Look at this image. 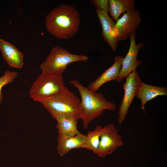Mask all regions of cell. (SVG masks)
<instances>
[{
	"instance_id": "6da1fadb",
	"label": "cell",
	"mask_w": 167,
	"mask_h": 167,
	"mask_svg": "<svg viewBox=\"0 0 167 167\" xmlns=\"http://www.w3.org/2000/svg\"><path fill=\"white\" fill-rule=\"evenodd\" d=\"M80 23L79 12L72 6L62 4L52 9L45 19L49 33L56 37L67 39L77 32Z\"/></svg>"
},
{
	"instance_id": "7a4b0ae2",
	"label": "cell",
	"mask_w": 167,
	"mask_h": 167,
	"mask_svg": "<svg viewBox=\"0 0 167 167\" xmlns=\"http://www.w3.org/2000/svg\"><path fill=\"white\" fill-rule=\"evenodd\" d=\"M70 83L77 89L81 96L79 117L83 121L84 129H87L90 123L101 115L104 110L113 111L116 109L115 104L108 101L102 94L91 90L77 80H71Z\"/></svg>"
},
{
	"instance_id": "3957f363",
	"label": "cell",
	"mask_w": 167,
	"mask_h": 167,
	"mask_svg": "<svg viewBox=\"0 0 167 167\" xmlns=\"http://www.w3.org/2000/svg\"><path fill=\"white\" fill-rule=\"evenodd\" d=\"M38 102L41 103L54 118L57 116L79 119L80 99L66 87L62 91Z\"/></svg>"
},
{
	"instance_id": "277c9868",
	"label": "cell",
	"mask_w": 167,
	"mask_h": 167,
	"mask_svg": "<svg viewBox=\"0 0 167 167\" xmlns=\"http://www.w3.org/2000/svg\"><path fill=\"white\" fill-rule=\"evenodd\" d=\"M85 55L72 54L58 46L53 47L45 60L40 66L42 73H56L62 75L67 66L76 62L86 61Z\"/></svg>"
},
{
	"instance_id": "5b68a950",
	"label": "cell",
	"mask_w": 167,
	"mask_h": 167,
	"mask_svg": "<svg viewBox=\"0 0 167 167\" xmlns=\"http://www.w3.org/2000/svg\"><path fill=\"white\" fill-rule=\"evenodd\" d=\"M62 75L42 73L33 83L29 91L30 98L36 102L62 91L65 88Z\"/></svg>"
},
{
	"instance_id": "8992f818",
	"label": "cell",
	"mask_w": 167,
	"mask_h": 167,
	"mask_svg": "<svg viewBox=\"0 0 167 167\" xmlns=\"http://www.w3.org/2000/svg\"><path fill=\"white\" fill-rule=\"evenodd\" d=\"M122 86L124 94L118 113V122L121 124L125 121L128 109L134 97H136L139 88L143 82L136 70L126 77Z\"/></svg>"
},
{
	"instance_id": "52a82bcc",
	"label": "cell",
	"mask_w": 167,
	"mask_h": 167,
	"mask_svg": "<svg viewBox=\"0 0 167 167\" xmlns=\"http://www.w3.org/2000/svg\"><path fill=\"white\" fill-rule=\"evenodd\" d=\"M129 37L130 47L122 61L121 70L116 80L118 82H121L123 78L136 70V68L142 63L141 60L137 59V57L139 51L144 46V44L143 43L136 44L135 31L133 32Z\"/></svg>"
},
{
	"instance_id": "ba28073f",
	"label": "cell",
	"mask_w": 167,
	"mask_h": 167,
	"mask_svg": "<svg viewBox=\"0 0 167 167\" xmlns=\"http://www.w3.org/2000/svg\"><path fill=\"white\" fill-rule=\"evenodd\" d=\"M104 131L100 141L97 155L104 158L110 155L117 149L124 144L121 136L118 134V131L112 124H109L104 127Z\"/></svg>"
},
{
	"instance_id": "9c48e42d",
	"label": "cell",
	"mask_w": 167,
	"mask_h": 167,
	"mask_svg": "<svg viewBox=\"0 0 167 167\" xmlns=\"http://www.w3.org/2000/svg\"><path fill=\"white\" fill-rule=\"evenodd\" d=\"M139 12L134 9L125 13L115 23L118 42L126 40L140 24Z\"/></svg>"
},
{
	"instance_id": "30bf717a",
	"label": "cell",
	"mask_w": 167,
	"mask_h": 167,
	"mask_svg": "<svg viewBox=\"0 0 167 167\" xmlns=\"http://www.w3.org/2000/svg\"><path fill=\"white\" fill-rule=\"evenodd\" d=\"M96 12L101 25L104 40L115 52L117 49L118 42L115 23L107 11L96 9Z\"/></svg>"
},
{
	"instance_id": "8fae6325",
	"label": "cell",
	"mask_w": 167,
	"mask_h": 167,
	"mask_svg": "<svg viewBox=\"0 0 167 167\" xmlns=\"http://www.w3.org/2000/svg\"><path fill=\"white\" fill-rule=\"evenodd\" d=\"M123 58L118 55L114 58L113 64L106 69L95 80L89 84L88 88L96 92L104 84L108 82L116 80L119 74Z\"/></svg>"
},
{
	"instance_id": "7c38bea8",
	"label": "cell",
	"mask_w": 167,
	"mask_h": 167,
	"mask_svg": "<svg viewBox=\"0 0 167 167\" xmlns=\"http://www.w3.org/2000/svg\"><path fill=\"white\" fill-rule=\"evenodd\" d=\"M0 50L2 56L10 67L21 69L24 65L23 54L10 43L0 39Z\"/></svg>"
},
{
	"instance_id": "4fadbf2b",
	"label": "cell",
	"mask_w": 167,
	"mask_h": 167,
	"mask_svg": "<svg viewBox=\"0 0 167 167\" xmlns=\"http://www.w3.org/2000/svg\"><path fill=\"white\" fill-rule=\"evenodd\" d=\"M57 152L61 156L69 152L71 150L76 148H83L86 142V135L80 132L71 137L57 138Z\"/></svg>"
},
{
	"instance_id": "5bb4252c",
	"label": "cell",
	"mask_w": 167,
	"mask_h": 167,
	"mask_svg": "<svg viewBox=\"0 0 167 167\" xmlns=\"http://www.w3.org/2000/svg\"><path fill=\"white\" fill-rule=\"evenodd\" d=\"M161 95H167V88L152 86L142 82L136 97L140 100L141 108L145 113V107L147 103L156 96Z\"/></svg>"
},
{
	"instance_id": "9a60e30c",
	"label": "cell",
	"mask_w": 167,
	"mask_h": 167,
	"mask_svg": "<svg viewBox=\"0 0 167 167\" xmlns=\"http://www.w3.org/2000/svg\"><path fill=\"white\" fill-rule=\"evenodd\" d=\"M54 118L57 121V128L58 136L62 137L74 136L79 132L77 128L78 118L57 116Z\"/></svg>"
},
{
	"instance_id": "2e32d148",
	"label": "cell",
	"mask_w": 167,
	"mask_h": 167,
	"mask_svg": "<svg viewBox=\"0 0 167 167\" xmlns=\"http://www.w3.org/2000/svg\"><path fill=\"white\" fill-rule=\"evenodd\" d=\"M109 13L111 19L117 21L123 13L134 9L135 0H109Z\"/></svg>"
},
{
	"instance_id": "e0dca14e",
	"label": "cell",
	"mask_w": 167,
	"mask_h": 167,
	"mask_svg": "<svg viewBox=\"0 0 167 167\" xmlns=\"http://www.w3.org/2000/svg\"><path fill=\"white\" fill-rule=\"evenodd\" d=\"M103 131V127L98 125L96 126L93 130L88 131L86 135L85 143L83 148L90 150L97 154L100 137Z\"/></svg>"
},
{
	"instance_id": "ac0fdd59",
	"label": "cell",
	"mask_w": 167,
	"mask_h": 167,
	"mask_svg": "<svg viewBox=\"0 0 167 167\" xmlns=\"http://www.w3.org/2000/svg\"><path fill=\"white\" fill-rule=\"evenodd\" d=\"M17 75V73L15 71L6 70L3 75L0 77V103H2V88L5 85L13 82Z\"/></svg>"
},
{
	"instance_id": "d6986e66",
	"label": "cell",
	"mask_w": 167,
	"mask_h": 167,
	"mask_svg": "<svg viewBox=\"0 0 167 167\" xmlns=\"http://www.w3.org/2000/svg\"><path fill=\"white\" fill-rule=\"evenodd\" d=\"M91 2L96 7V9L104 10L108 13L109 2L108 0H91Z\"/></svg>"
}]
</instances>
